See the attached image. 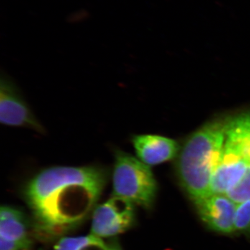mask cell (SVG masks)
Masks as SVG:
<instances>
[{
	"label": "cell",
	"instance_id": "1",
	"mask_svg": "<svg viewBox=\"0 0 250 250\" xmlns=\"http://www.w3.org/2000/svg\"><path fill=\"white\" fill-rule=\"evenodd\" d=\"M108 179V169L95 165L53 166L38 172L22 190L36 236L57 239L78 228L92 216Z\"/></svg>",
	"mask_w": 250,
	"mask_h": 250
},
{
	"label": "cell",
	"instance_id": "2",
	"mask_svg": "<svg viewBox=\"0 0 250 250\" xmlns=\"http://www.w3.org/2000/svg\"><path fill=\"white\" fill-rule=\"evenodd\" d=\"M229 119L207 123L189 136L177 163L179 181L196 204L212 195L211 180L221 152Z\"/></svg>",
	"mask_w": 250,
	"mask_h": 250
},
{
	"label": "cell",
	"instance_id": "3",
	"mask_svg": "<svg viewBox=\"0 0 250 250\" xmlns=\"http://www.w3.org/2000/svg\"><path fill=\"white\" fill-rule=\"evenodd\" d=\"M250 164V112L229 118L221 152L211 180L212 194L226 195Z\"/></svg>",
	"mask_w": 250,
	"mask_h": 250
},
{
	"label": "cell",
	"instance_id": "4",
	"mask_svg": "<svg viewBox=\"0 0 250 250\" xmlns=\"http://www.w3.org/2000/svg\"><path fill=\"white\" fill-rule=\"evenodd\" d=\"M113 196L149 208L157 192V184L149 166L121 150L115 151L112 171Z\"/></svg>",
	"mask_w": 250,
	"mask_h": 250
},
{
	"label": "cell",
	"instance_id": "5",
	"mask_svg": "<svg viewBox=\"0 0 250 250\" xmlns=\"http://www.w3.org/2000/svg\"><path fill=\"white\" fill-rule=\"evenodd\" d=\"M135 206L113 195L97 206L92 214V235L100 238H112L127 231L136 221Z\"/></svg>",
	"mask_w": 250,
	"mask_h": 250
},
{
	"label": "cell",
	"instance_id": "6",
	"mask_svg": "<svg viewBox=\"0 0 250 250\" xmlns=\"http://www.w3.org/2000/svg\"><path fill=\"white\" fill-rule=\"evenodd\" d=\"M0 122L6 126H24L45 132L14 83L4 77L0 83Z\"/></svg>",
	"mask_w": 250,
	"mask_h": 250
},
{
	"label": "cell",
	"instance_id": "7",
	"mask_svg": "<svg viewBox=\"0 0 250 250\" xmlns=\"http://www.w3.org/2000/svg\"><path fill=\"white\" fill-rule=\"evenodd\" d=\"M31 222L22 210L11 206L0 210V250H32Z\"/></svg>",
	"mask_w": 250,
	"mask_h": 250
},
{
	"label": "cell",
	"instance_id": "8",
	"mask_svg": "<svg viewBox=\"0 0 250 250\" xmlns=\"http://www.w3.org/2000/svg\"><path fill=\"white\" fill-rule=\"evenodd\" d=\"M196 205L202 220L210 229L223 233L235 231L236 204L226 195L212 194Z\"/></svg>",
	"mask_w": 250,
	"mask_h": 250
},
{
	"label": "cell",
	"instance_id": "9",
	"mask_svg": "<svg viewBox=\"0 0 250 250\" xmlns=\"http://www.w3.org/2000/svg\"><path fill=\"white\" fill-rule=\"evenodd\" d=\"M131 141L138 159L148 166L172 160L181 149L177 141L159 135H136Z\"/></svg>",
	"mask_w": 250,
	"mask_h": 250
},
{
	"label": "cell",
	"instance_id": "10",
	"mask_svg": "<svg viewBox=\"0 0 250 250\" xmlns=\"http://www.w3.org/2000/svg\"><path fill=\"white\" fill-rule=\"evenodd\" d=\"M52 250H111L102 238L89 235L85 236L62 237Z\"/></svg>",
	"mask_w": 250,
	"mask_h": 250
},
{
	"label": "cell",
	"instance_id": "11",
	"mask_svg": "<svg viewBox=\"0 0 250 250\" xmlns=\"http://www.w3.org/2000/svg\"><path fill=\"white\" fill-rule=\"evenodd\" d=\"M236 204L250 199V164L240 180L226 193Z\"/></svg>",
	"mask_w": 250,
	"mask_h": 250
},
{
	"label": "cell",
	"instance_id": "12",
	"mask_svg": "<svg viewBox=\"0 0 250 250\" xmlns=\"http://www.w3.org/2000/svg\"><path fill=\"white\" fill-rule=\"evenodd\" d=\"M234 228L235 231L250 233V199L236 204Z\"/></svg>",
	"mask_w": 250,
	"mask_h": 250
},
{
	"label": "cell",
	"instance_id": "13",
	"mask_svg": "<svg viewBox=\"0 0 250 250\" xmlns=\"http://www.w3.org/2000/svg\"><path fill=\"white\" fill-rule=\"evenodd\" d=\"M110 248L111 250H122L121 247L120 246L119 243L115 240L109 243Z\"/></svg>",
	"mask_w": 250,
	"mask_h": 250
}]
</instances>
